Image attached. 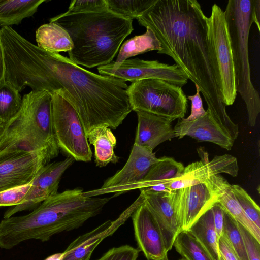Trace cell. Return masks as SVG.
I'll return each instance as SVG.
<instances>
[{"mask_svg": "<svg viewBox=\"0 0 260 260\" xmlns=\"http://www.w3.org/2000/svg\"><path fill=\"white\" fill-rule=\"evenodd\" d=\"M160 43L159 54L171 57L200 92L212 115L228 118L216 83L207 40V17L196 0H153L137 18Z\"/></svg>", "mask_w": 260, "mask_h": 260, "instance_id": "obj_1", "label": "cell"}, {"mask_svg": "<svg viewBox=\"0 0 260 260\" xmlns=\"http://www.w3.org/2000/svg\"><path fill=\"white\" fill-rule=\"evenodd\" d=\"M111 198L88 197L83 189L66 190L42 202L29 213L0 221V248L10 249L31 239L42 242L77 229L101 213Z\"/></svg>", "mask_w": 260, "mask_h": 260, "instance_id": "obj_2", "label": "cell"}, {"mask_svg": "<svg viewBox=\"0 0 260 260\" xmlns=\"http://www.w3.org/2000/svg\"><path fill=\"white\" fill-rule=\"evenodd\" d=\"M63 28L73 44L68 51L75 63L88 68L105 66L115 57L124 40L133 30V20L108 9L77 14L62 13L50 19Z\"/></svg>", "mask_w": 260, "mask_h": 260, "instance_id": "obj_3", "label": "cell"}, {"mask_svg": "<svg viewBox=\"0 0 260 260\" xmlns=\"http://www.w3.org/2000/svg\"><path fill=\"white\" fill-rule=\"evenodd\" d=\"M46 151L57 156L53 125L52 97L46 90H32L22 97L21 107L8 121L0 123V151L6 149Z\"/></svg>", "mask_w": 260, "mask_h": 260, "instance_id": "obj_4", "label": "cell"}, {"mask_svg": "<svg viewBox=\"0 0 260 260\" xmlns=\"http://www.w3.org/2000/svg\"><path fill=\"white\" fill-rule=\"evenodd\" d=\"M254 0H229L224 11L232 52L237 92L246 105L248 124L256 125L260 98L251 79L248 38L254 17Z\"/></svg>", "mask_w": 260, "mask_h": 260, "instance_id": "obj_5", "label": "cell"}, {"mask_svg": "<svg viewBox=\"0 0 260 260\" xmlns=\"http://www.w3.org/2000/svg\"><path fill=\"white\" fill-rule=\"evenodd\" d=\"M207 40L212 68L222 102L231 106L237 97L235 75L224 11L217 4L207 19Z\"/></svg>", "mask_w": 260, "mask_h": 260, "instance_id": "obj_6", "label": "cell"}, {"mask_svg": "<svg viewBox=\"0 0 260 260\" xmlns=\"http://www.w3.org/2000/svg\"><path fill=\"white\" fill-rule=\"evenodd\" d=\"M134 111L141 110L169 118H183L187 99L182 87L159 79L132 82L126 90Z\"/></svg>", "mask_w": 260, "mask_h": 260, "instance_id": "obj_7", "label": "cell"}, {"mask_svg": "<svg viewBox=\"0 0 260 260\" xmlns=\"http://www.w3.org/2000/svg\"><path fill=\"white\" fill-rule=\"evenodd\" d=\"M51 94L53 125L59 149L75 160L90 161L92 152L76 111L58 94Z\"/></svg>", "mask_w": 260, "mask_h": 260, "instance_id": "obj_8", "label": "cell"}, {"mask_svg": "<svg viewBox=\"0 0 260 260\" xmlns=\"http://www.w3.org/2000/svg\"><path fill=\"white\" fill-rule=\"evenodd\" d=\"M53 158L46 151H0V191L31 183L41 168Z\"/></svg>", "mask_w": 260, "mask_h": 260, "instance_id": "obj_9", "label": "cell"}, {"mask_svg": "<svg viewBox=\"0 0 260 260\" xmlns=\"http://www.w3.org/2000/svg\"><path fill=\"white\" fill-rule=\"evenodd\" d=\"M100 75L114 77L134 82L147 79H159L182 87L188 80L186 74L177 64L170 65L157 60L135 58L117 63L112 61L98 67Z\"/></svg>", "mask_w": 260, "mask_h": 260, "instance_id": "obj_10", "label": "cell"}, {"mask_svg": "<svg viewBox=\"0 0 260 260\" xmlns=\"http://www.w3.org/2000/svg\"><path fill=\"white\" fill-rule=\"evenodd\" d=\"M158 160V158L153 152L134 144L124 167L108 178L100 188L84 192V194L88 197H96L114 193V196H117L138 189L151 167Z\"/></svg>", "mask_w": 260, "mask_h": 260, "instance_id": "obj_11", "label": "cell"}, {"mask_svg": "<svg viewBox=\"0 0 260 260\" xmlns=\"http://www.w3.org/2000/svg\"><path fill=\"white\" fill-rule=\"evenodd\" d=\"M169 200L180 229L187 231L215 203V193L206 183L171 191Z\"/></svg>", "mask_w": 260, "mask_h": 260, "instance_id": "obj_12", "label": "cell"}, {"mask_svg": "<svg viewBox=\"0 0 260 260\" xmlns=\"http://www.w3.org/2000/svg\"><path fill=\"white\" fill-rule=\"evenodd\" d=\"M74 160L67 156L63 160L47 164L42 167L31 183L22 203L6 210L3 219L19 212L32 210L44 201L56 194L62 176Z\"/></svg>", "mask_w": 260, "mask_h": 260, "instance_id": "obj_13", "label": "cell"}, {"mask_svg": "<svg viewBox=\"0 0 260 260\" xmlns=\"http://www.w3.org/2000/svg\"><path fill=\"white\" fill-rule=\"evenodd\" d=\"M200 157V160L185 167L179 178L169 183L167 188L170 191L205 183L211 176L220 173L232 177L238 175L237 159L231 155H216L211 161L209 160L207 153Z\"/></svg>", "mask_w": 260, "mask_h": 260, "instance_id": "obj_14", "label": "cell"}, {"mask_svg": "<svg viewBox=\"0 0 260 260\" xmlns=\"http://www.w3.org/2000/svg\"><path fill=\"white\" fill-rule=\"evenodd\" d=\"M132 217L139 251L148 260H168V251L160 229L144 199Z\"/></svg>", "mask_w": 260, "mask_h": 260, "instance_id": "obj_15", "label": "cell"}, {"mask_svg": "<svg viewBox=\"0 0 260 260\" xmlns=\"http://www.w3.org/2000/svg\"><path fill=\"white\" fill-rule=\"evenodd\" d=\"M175 137L189 136L200 142H209L226 150H231L234 141L207 109L202 117L192 121L178 119L174 127Z\"/></svg>", "mask_w": 260, "mask_h": 260, "instance_id": "obj_16", "label": "cell"}, {"mask_svg": "<svg viewBox=\"0 0 260 260\" xmlns=\"http://www.w3.org/2000/svg\"><path fill=\"white\" fill-rule=\"evenodd\" d=\"M135 112L138 126L134 144L153 152L158 145L175 137L172 120L143 111Z\"/></svg>", "mask_w": 260, "mask_h": 260, "instance_id": "obj_17", "label": "cell"}, {"mask_svg": "<svg viewBox=\"0 0 260 260\" xmlns=\"http://www.w3.org/2000/svg\"><path fill=\"white\" fill-rule=\"evenodd\" d=\"M140 190L144 203L157 222L169 252L180 232L170 202V191H155L144 189Z\"/></svg>", "mask_w": 260, "mask_h": 260, "instance_id": "obj_18", "label": "cell"}, {"mask_svg": "<svg viewBox=\"0 0 260 260\" xmlns=\"http://www.w3.org/2000/svg\"><path fill=\"white\" fill-rule=\"evenodd\" d=\"M205 183L216 195L217 202L260 242V229L245 214L231 189V184L220 174L211 176Z\"/></svg>", "mask_w": 260, "mask_h": 260, "instance_id": "obj_19", "label": "cell"}, {"mask_svg": "<svg viewBox=\"0 0 260 260\" xmlns=\"http://www.w3.org/2000/svg\"><path fill=\"white\" fill-rule=\"evenodd\" d=\"M183 164L173 158L162 156L150 169L138 189L169 192L167 186L170 182L179 178L184 169Z\"/></svg>", "mask_w": 260, "mask_h": 260, "instance_id": "obj_20", "label": "cell"}, {"mask_svg": "<svg viewBox=\"0 0 260 260\" xmlns=\"http://www.w3.org/2000/svg\"><path fill=\"white\" fill-rule=\"evenodd\" d=\"M114 222L108 220L93 230L79 236L62 253L61 260H89L93 250L116 230Z\"/></svg>", "mask_w": 260, "mask_h": 260, "instance_id": "obj_21", "label": "cell"}, {"mask_svg": "<svg viewBox=\"0 0 260 260\" xmlns=\"http://www.w3.org/2000/svg\"><path fill=\"white\" fill-rule=\"evenodd\" d=\"M87 138L89 143L94 146L95 162L97 166L103 167L110 162L118 161L119 158L114 151L116 138L111 128L106 126L96 127L88 134Z\"/></svg>", "mask_w": 260, "mask_h": 260, "instance_id": "obj_22", "label": "cell"}, {"mask_svg": "<svg viewBox=\"0 0 260 260\" xmlns=\"http://www.w3.org/2000/svg\"><path fill=\"white\" fill-rule=\"evenodd\" d=\"M38 46L49 52L58 53L70 51L73 47L68 32L55 22L41 25L36 32Z\"/></svg>", "mask_w": 260, "mask_h": 260, "instance_id": "obj_23", "label": "cell"}, {"mask_svg": "<svg viewBox=\"0 0 260 260\" xmlns=\"http://www.w3.org/2000/svg\"><path fill=\"white\" fill-rule=\"evenodd\" d=\"M188 231L205 249L212 260H219V238L214 227L210 208Z\"/></svg>", "mask_w": 260, "mask_h": 260, "instance_id": "obj_24", "label": "cell"}, {"mask_svg": "<svg viewBox=\"0 0 260 260\" xmlns=\"http://www.w3.org/2000/svg\"><path fill=\"white\" fill-rule=\"evenodd\" d=\"M45 0H0V26L18 25L32 16Z\"/></svg>", "mask_w": 260, "mask_h": 260, "instance_id": "obj_25", "label": "cell"}, {"mask_svg": "<svg viewBox=\"0 0 260 260\" xmlns=\"http://www.w3.org/2000/svg\"><path fill=\"white\" fill-rule=\"evenodd\" d=\"M160 48V43L156 35L151 29L147 27L145 33L135 36L123 44L115 62L120 63L131 57L150 51H158Z\"/></svg>", "mask_w": 260, "mask_h": 260, "instance_id": "obj_26", "label": "cell"}, {"mask_svg": "<svg viewBox=\"0 0 260 260\" xmlns=\"http://www.w3.org/2000/svg\"><path fill=\"white\" fill-rule=\"evenodd\" d=\"M19 92L4 79L0 81V123L10 120L20 110L22 98Z\"/></svg>", "mask_w": 260, "mask_h": 260, "instance_id": "obj_27", "label": "cell"}, {"mask_svg": "<svg viewBox=\"0 0 260 260\" xmlns=\"http://www.w3.org/2000/svg\"><path fill=\"white\" fill-rule=\"evenodd\" d=\"M173 246L185 260H212L208 253L188 231H182Z\"/></svg>", "mask_w": 260, "mask_h": 260, "instance_id": "obj_28", "label": "cell"}, {"mask_svg": "<svg viewBox=\"0 0 260 260\" xmlns=\"http://www.w3.org/2000/svg\"><path fill=\"white\" fill-rule=\"evenodd\" d=\"M153 0H105L107 9L126 19H137L152 4Z\"/></svg>", "mask_w": 260, "mask_h": 260, "instance_id": "obj_29", "label": "cell"}, {"mask_svg": "<svg viewBox=\"0 0 260 260\" xmlns=\"http://www.w3.org/2000/svg\"><path fill=\"white\" fill-rule=\"evenodd\" d=\"M239 260H248L238 223L226 210L223 229Z\"/></svg>", "mask_w": 260, "mask_h": 260, "instance_id": "obj_30", "label": "cell"}, {"mask_svg": "<svg viewBox=\"0 0 260 260\" xmlns=\"http://www.w3.org/2000/svg\"><path fill=\"white\" fill-rule=\"evenodd\" d=\"M231 189L245 214L260 229V208L247 192L239 185L231 184Z\"/></svg>", "mask_w": 260, "mask_h": 260, "instance_id": "obj_31", "label": "cell"}, {"mask_svg": "<svg viewBox=\"0 0 260 260\" xmlns=\"http://www.w3.org/2000/svg\"><path fill=\"white\" fill-rule=\"evenodd\" d=\"M31 183L0 191V207L14 206L22 203Z\"/></svg>", "mask_w": 260, "mask_h": 260, "instance_id": "obj_32", "label": "cell"}, {"mask_svg": "<svg viewBox=\"0 0 260 260\" xmlns=\"http://www.w3.org/2000/svg\"><path fill=\"white\" fill-rule=\"evenodd\" d=\"M107 9L105 0H76L71 2L64 14H77L97 12Z\"/></svg>", "mask_w": 260, "mask_h": 260, "instance_id": "obj_33", "label": "cell"}, {"mask_svg": "<svg viewBox=\"0 0 260 260\" xmlns=\"http://www.w3.org/2000/svg\"><path fill=\"white\" fill-rule=\"evenodd\" d=\"M139 250L129 245L113 248L98 260H137Z\"/></svg>", "mask_w": 260, "mask_h": 260, "instance_id": "obj_34", "label": "cell"}, {"mask_svg": "<svg viewBox=\"0 0 260 260\" xmlns=\"http://www.w3.org/2000/svg\"><path fill=\"white\" fill-rule=\"evenodd\" d=\"M248 260H260V242L245 228L238 223Z\"/></svg>", "mask_w": 260, "mask_h": 260, "instance_id": "obj_35", "label": "cell"}, {"mask_svg": "<svg viewBox=\"0 0 260 260\" xmlns=\"http://www.w3.org/2000/svg\"><path fill=\"white\" fill-rule=\"evenodd\" d=\"M196 92L193 95H188L187 99L191 103V113L188 117L184 119L187 121H192L203 116L206 111L204 109L203 102L200 95V88L197 85H195Z\"/></svg>", "mask_w": 260, "mask_h": 260, "instance_id": "obj_36", "label": "cell"}, {"mask_svg": "<svg viewBox=\"0 0 260 260\" xmlns=\"http://www.w3.org/2000/svg\"><path fill=\"white\" fill-rule=\"evenodd\" d=\"M214 227L218 238L223 233L224 217L226 210L218 202L215 203L211 208Z\"/></svg>", "mask_w": 260, "mask_h": 260, "instance_id": "obj_37", "label": "cell"}, {"mask_svg": "<svg viewBox=\"0 0 260 260\" xmlns=\"http://www.w3.org/2000/svg\"><path fill=\"white\" fill-rule=\"evenodd\" d=\"M219 253L224 260H239L225 235H222L218 239Z\"/></svg>", "mask_w": 260, "mask_h": 260, "instance_id": "obj_38", "label": "cell"}, {"mask_svg": "<svg viewBox=\"0 0 260 260\" xmlns=\"http://www.w3.org/2000/svg\"><path fill=\"white\" fill-rule=\"evenodd\" d=\"M5 73V62L3 48L0 35V81L4 79Z\"/></svg>", "mask_w": 260, "mask_h": 260, "instance_id": "obj_39", "label": "cell"}, {"mask_svg": "<svg viewBox=\"0 0 260 260\" xmlns=\"http://www.w3.org/2000/svg\"><path fill=\"white\" fill-rule=\"evenodd\" d=\"M61 256L62 253H56L48 256L44 260H61Z\"/></svg>", "mask_w": 260, "mask_h": 260, "instance_id": "obj_40", "label": "cell"}, {"mask_svg": "<svg viewBox=\"0 0 260 260\" xmlns=\"http://www.w3.org/2000/svg\"><path fill=\"white\" fill-rule=\"evenodd\" d=\"M219 260H224V259L223 258V257L221 256V255L220 254Z\"/></svg>", "mask_w": 260, "mask_h": 260, "instance_id": "obj_41", "label": "cell"}, {"mask_svg": "<svg viewBox=\"0 0 260 260\" xmlns=\"http://www.w3.org/2000/svg\"><path fill=\"white\" fill-rule=\"evenodd\" d=\"M179 260H185V259H184V258H182V259H179Z\"/></svg>", "mask_w": 260, "mask_h": 260, "instance_id": "obj_42", "label": "cell"}]
</instances>
